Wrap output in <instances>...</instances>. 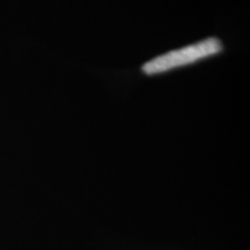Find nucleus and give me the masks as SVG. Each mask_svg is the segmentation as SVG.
Segmentation results:
<instances>
[{"label": "nucleus", "instance_id": "obj_1", "mask_svg": "<svg viewBox=\"0 0 250 250\" xmlns=\"http://www.w3.org/2000/svg\"><path fill=\"white\" fill-rule=\"evenodd\" d=\"M224 46L221 41L217 37H208V39L187 45L184 48L173 50L167 54L160 55L151 59L143 65L142 71L146 76H156V74L166 73L179 67L193 64L203 59L213 57L223 51Z\"/></svg>", "mask_w": 250, "mask_h": 250}]
</instances>
